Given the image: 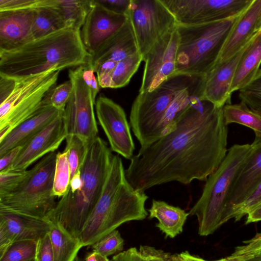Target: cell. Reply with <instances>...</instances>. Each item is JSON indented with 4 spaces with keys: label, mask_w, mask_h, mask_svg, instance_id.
I'll list each match as a JSON object with an SVG mask.
<instances>
[{
    "label": "cell",
    "mask_w": 261,
    "mask_h": 261,
    "mask_svg": "<svg viewBox=\"0 0 261 261\" xmlns=\"http://www.w3.org/2000/svg\"><path fill=\"white\" fill-rule=\"evenodd\" d=\"M60 70L23 77L0 75V141L13 129L50 104Z\"/></svg>",
    "instance_id": "5b68a950"
},
{
    "label": "cell",
    "mask_w": 261,
    "mask_h": 261,
    "mask_svg": "<svg viewBox=\"0 0 261 261\" xmlns=\"http://www.w3.org/2000/svg\"><path fill=\"white\" fill-rule=\"evenodd\" d=\"M74 261H84V259L81 257L77 256Z\"/></svg>",
    "instance_id": "db71d44e"
},
{
    "label": "cell",
    "mask_w": 261,
    "mask_h": 261,
    "mask_svg": "<svg viewBox=\"0 0 261 261\" xmlns=\"http://www.w3.org/2000/svg\"><path fill=\"white\" fill-rule=\"evenodd\" d=\"M65 150L68 152L71 179L79 171L87 153L89 144L75 135H68L66 137Z\"/></svg>",
    "instance_id": "4dcf8cb0"
},
{
    "label": "cell",
    "mask_w": 261,
    "mask_h": 261,
    "mask_svg": "<svg viewBox=\"0 0 261 261\" xmlns=\"http://www.w3.org/2000/svg\"><path fill=\"white\" fill-rule=\"evenodd\" d=\"M253 0H161L178 24L195 25L238 17Z\"/></svg>",
    "instance_id": "7c38bea8"
},
{
    "label": "cell",
    "mask_w": 261,
    "mask_h": 261,
    "mask_svg": "<svg viewBox=\"0 0 261 261\" xmlns=\"http://www.w3.org/2000/svg\"><path fill=\"white\" fill-rule=\"evenodd\" d=\"M82 66L69 71L72 89L62 117L67 135H75L90 143L98 137V129L91 92L84 82Z\"/></svg>",
    "instance_id": "8fae6325"
},
{
    "label": "cell",
    "mask_w": 261,
    "mask_h": 261,
    "mask_svg": "<svg viewBox=\"0 0 261 261\" xmlns=\"http://www.w3.org/2000/svg\"><path fill=\"white\" fill-rule=\"evenodd\" d=\"M127 15L143 59L156 42L178 24L161 0H132Z\"/></svg>",
    "instance_id": "30bf717a"
},
{
    "label": "cell",
    "mask_w": 261,
    "mask_h": 261,
    "mask_svg": "<svg viewBox=\"0 0 261 261\" xmlns=\"http://www.w3.org/2000/svg\"><path fill=\"white\" fill-rule=\"evenodd\" d=\"M108 9L115 13L127 15L132 0H96Z\"/></svg>",
    "instance_id": "ee69618b"
},
{
    "label": "cell",
    "mask_w": 261,
    "mask_h": 261,
    "mask_svg": "<svg viewBox=\"0 0 261 261\" xmlns=\"http://www.w3.org/2000/svg\"><path fill=\"white\" fill-rule=\"evenodd\" d=\"M178 43L176 27L154 44L143 59L145 65L139 93L153 90L174 74Z\"/></svg>",
    "instance_id": "4fadbf2b"
},
{
    "label": "cell",
    "mask_w": 261,
    "mask_h": 261,
    "mask_svg": "<svg viewBox=\"0 0 261 261\" xmlns=\"http://www.w3.org/2000/svg\"><path fill=\"white\" fill-rule=\"evenodd\" d=\"M139 250L146 261H184L182 252L171 254L148 245H141Z\"/></svg>",
    "instance_id": "ab89813d"
},
{
    "label": "cell",
    "mask_w": 261,
    "mask_h": 261,
    "mask_svg": "<svg viewBox=\"0 0 261 261\" xmlns=\"http://www.w3.org/2000/svg\"><path fill=\"white\" fill-rule=\"evenodd\" d=\"M248 261H261V250Z\"/></svg>",
    "instance_id": "f907efd6"
},
{
    "label": "cell",
    "mask_w": 261,
    "mask_h": 261,
    "mask_svg": "<svg viewBox=\"0 0 261 261\" xmlns=\"http://www.w3.org/2000/svg\"><path fill=\"white\" fill-rule=\"evenodd\" d=\"M45 0H0V11L34 9L44 4Z\"/></svg>",
    "instance_id": "60d3db41"
},
{
    "label": "cell",
    "mask_w": 261,
    "mask_h": 261,
    "mask_svg": "<svg viewBox=\"0 0 261 261\" xmlns=\"http://www.w3.org/2000/svg\"><path fill=\"white\" fill-rule=\"evenodd\" d=\"M184 261H199V257L192 255L188 251L182 252Z\"/></svg>",
    "instance_id": "681fc988"
},
{
    "label": "cell",
    "mask_w": 261,
    "mask_h": 261,
    "mask_svg": "<svg viewBox=\"0 0 261 261\" xmlns=\"http://www.w3.org/2000/svg\"><path fill=\"white\" fill-rule=\"evenodd\" d=\"M199 261H239V260L229 259L227 257L223 258H221L220 259L215 260H205L202 258L199 257Z\"/></svg>",
    "instance_id": "f5cc1de1"
},
{
    "label": "cell",
    "mask_w": 261,
    "mask_h": 261,
    "mask_svg": "<svg viewBox=\"0 0 261 261\" xmlns=\"http://www.w3.org/2000/svg\"><path fill=\"white\" fill-rule=\"evenodd\" d=\"M128 16L112 11L96 0L93 5L81 29L82 42L91 55L105 41L126 22Z\"/></svg>",
    "instance_id": "e0dca14e"
},
{
    "label": "cell",
    "mask_w": 261,
    "mask_h": 261,
    "mask_svg": "<svg viewBox=\"0 0 261 261\" xmlns=\"http://www.w3.org/2000/svg\"><path fill=\"white\" fill-rule=\"evenodd\" d=\"M36 261H54V255L49 232L37 242Z\"/></svg>",
    "instance_id": "b9f144b4"
},
{
    "label": "cell",
    "mask_w": 261,
    "mask_h": 261,
    "mask_svg": "<svg viewBox=\"0 0 261 261\" xmlns=\"http://www.w3.org/2000/svg\"><path fill=\"white\" fill-rule=\"evenodd\" d=\"M250 152L232 187L224 218L228 221L231 211L240 205L261 181V137H255Z\"/></svg>",
    "instance_id": "ffe728a7"
},
{
    "label": "cell",
    "mask_w": 261,
    "mask_h": 261,
    "mask_svg": "<svg viewBox=\"0 0 261 261\" xmlns=\"http://www.w3.org/2000/svg\"><path fill=\"white\" fill-rule=\"evenodd\" d=\"M69 27L81 30L93 5V0H54Z\"/></svg>",
    "instance_id": "f1b7e54d"
},
{
    "label": "cell",
    "mask_w": 261,
    "mask_h": 261,
    "mask_svg": "<svg viewBox=\"0 0 261 261\" xmlns=\"http://www.w3.org/2000/svg\"><path fill=\"white\" fill-rule=\"evenodd\" d=\"M84 261H110L107 257H105L101 254L92 251L87 253Z\"/></svg>",
    "instance_id": "c3c4849f"
},
{
    "label": "cell",
    "mask_w": 261,
    "mask_h": 261,
    "mask_svg": "<svg viewBox=\"0 0 261 261\" xmlns=\"http://www.w3.org/2000/svg\"><path fill=\"white\" fill-rule=\"evenodd\" d=\"M37 242L31 240L16 241L6 250L0 261H28L35 258Z\"/></svg>",
    "instance_id": "d6a6232c"
},
{
    "label": "cell",
    "mask_w": 261,
    "mask_h": 261,
    "mask_svg": "<svg viewBox=\"0 0 261 261\" xmlns=\"http://www.w3.org/2000/svg\"><path fill=\"white\" fill-rule=\"evenodd\" d=\"M261 0H253L237 17L224 44L217 62H224L242 50L257 33Z\"/></svg>",
    "instance_id": "44dd1931"
},
{
    "label": "cell",
    "mask_w": 261,
    "mask_h": 261,
    "mask_svg": "<svg viewBox=\"0 0 261 261\" xmlns=\"http://www.w3.org/2000/svg\"><path fill=\"white\" fill-rule=\"evenodd\" d=\"M202 77L174 74L153 90L139 93L131 107L129 124L141 147L159 139V125L175 97Z\"/></svg>",
    "instance_id": "ba28073f"
},
{
    "label": "cell",
    "mask_w": 261,
    "mask_h": 261,
    "mask_svg": "<svg viewBox=\"0 0 261 261\" xmlns=\"http://www.w3.org/2000/svg\"><path fill=\"white\" fill-rule=\"evenodd\" d=\"M261 221V204L254 208L247 215L245 224Z\"/></svg>",
    "instance_id": "7dc6e473"
},
{
    "label": "cell",
    "mask_w": 261,
    "mask_h": 261,
    "mask_svg": "<svg viewBox=\"0 0 261 261\" xmlns=\"http://www.w3.org/2000/svg\"><path fill=\"white\" fill-rule=\"evenodd\" d=\"M49 234L54 261H74L83 247L80 239L72 236L58 223L52 222Z\"/></svg>",
    "instance_id": "4316f807"
},
{
    "label": "cell",
    "mask_w": 261,
    "mask_h": 261,
    "mask_svg": "<svg viewBox=\"0 0 261 261\" xmlns=\"http://www.w3.org/2000/svg\"><path fill=\"white\" fill-rule=\"evenodd\" d=\"M99 123L109 141L111 149L123 158L134 156L135 144L123 109L110 98L99 95L95 102Z\"/></svg>",
    "instance_id": "5bb4252c"
},
{
    "label": "cell",
    "mask_w": 261,
    "mask_h": 261,
    "mask_svg": "<svg viewBox=\"0 0 261 261\" xmlns=\"http://www.w3.org/2000/svg\"><path fill=\"white\" fill-rule=\"evenodd\" d=\"M138 53L135 34L128 18L122 27L97 47L88 64L94 70L105 61L118 62Z\"/></svg>",
    "instance_id": "7402d4cb"
},
{
    "label": "cell",
    "mask_w": 261,
    "mask_h": 261,
    "mask_svg": "<svg viewBox=\"0 0 261 261\" xmlns=\"http://www.w3.org/2000/svg\"><path fill=\"white\" fill-rule=\"evenodd\" d=\"M52 222L12 210L0 208V257L15 242H37L48 233Z\"/></svg>",
    "instance_id": "9a60e30c"
},
{
    "label": "cell",
    "mask_w": 261,
    "mask_h": 261,
    "mask_svg": "<svg viewBox=\"0 0 261 261\" xmlns=\"http://www.w3.org/2000/svg\"><path fill=\"white\" fill-rule=\"evenodd\" d=\"M72 85L70 80L56 86L49 97L50 104L63 112L71 95Z\"/></svg>",
    "instance_id": "f35d334b"
},
{
    "label": "cell",
    "mask_w": 261,
    "mask_h": 261,
    "mask_svg": "<svg viewBox=\"0 0 261 261\" xmlns=\"http://www.w3.org/2000/svg\"><path fill=\"white\" fill-rule=\"evenodd\" d=\"M246 45L229 59L216 63L205 76L201 101H208L217 108L230 103V88L238 64Z\"/></svg>",
    "instance_id": "ac0fdd59"
},
{
    "label": "cell",
    "mask_w": 261,
    "mask_h": 261,
    "mask_svg": "<svg viewBox=\"0 0 261 261\" xmlns=\"http://www.w3.org/2000/svg\"><path fill=\"white\" fill-rule=\"evenodd\" d=\"M110 261H146L139 249L132 247L113 256Z\"/></svg>",
    "instance_id": "f6af8a7d"
},
{
    "label": "cell",
    "mask_w": 261,
    "mask_h": 261,
    "mask_svg": "<svg viewBox=\"0 0 261 261\" xmlns=\"http://www.w3.org/2000/svg\"><path fill=\"white\" fill-rule=\"evenodd\" d=\"M237 17L199 24H177L179 43L174 74L205 76L216 64Z\"/></svg>",
    "instance_id": "52a82bcc"
},
{
    "label": "cell",
    "mask_w": 261,
    "mask_h": 261,
    "mask_svg": "<svg viewBox=\"0 0 261 261\" xmlns=\"http://www.w3.org/2000/svg\"><path fill=\"white\" fill-rule=\"evenodd\" d=\"M143 61L140 53L118 62L111 76L110 88H119L127 85Z\"/></svg>",
    "instance_id": "f546056e"
},
{
    "label": "cell",
    "mask_w": 261,
    "mask_h": 261,
    "mask_svg": "<svg viewBox=\"0 0 261 261\" xmlns=\"http://www.w3.org/2000/svg\"><path fill=\"white\" fill-rule=\"evenodd\" d=\"M121 158L114 155L102 192L80 236L83 247L91 246L124 223L148 215L145 191L128 182Z\"/></svg>",
    "instance_id": "277c9868"
},
{
    "label": "cell",
    "mask_w": 261,
    "mask_h": 261,
    "mask_svg": "<svg viewBox=\"0 0 261 261\" xmlns=\"http://www.w3.org/2000/svg\"><path fill=\"white\" fill-rule=\"evenodd\" d=\"M91 246L92 251L108 257L113 254H117L123 250L124 240L119 231L115 229Z\"/></svg>",
    "instance_id": "e575fe53"
},
{
    "label": "cell",
    "mask_w": 261,
    "mask_h": 261,
    "mask_svg": "<svg viewBox=\"0 0 261 261\" xmlns=\"http://www.w3.org/2000/svg\"><path fill=\"white\" fill-rule=\"evenodd\" d=\"M223 113L227 125L236 123L247 126L254 131L255 137H261V115L251 110L244 102L227 103L223 107Z\"/></svg>",
    "instance_id": "83f0119b"
},
{
    "label": "cell",
    "mask_w": 261,
    "mask_h": 261,
    "mask_svg": "<svg viewBox=\"0 0 261 261\" xmlns=\"http://www.w3.org/2000/svg\"><path fill=\"white\" fill-rule=\"evenodd\" d=\"M81 30L68 28L9 51H0V75L18 77L89 63Z\"/></svg>",
    "instance_id": "3957f363"
},
{
    "label": "cell",
    "mask_w": 261,
    "mask_h": 261,
    "mask_svg": "<svg viewBox=\"0 0 261 261\" xmlns=\"http://www.w3.org/2000/svg\"><path fill=\"white\" fill-rule=\"evenodd\" d=\"M28 261H36V259H35V258H34V259H32L28 260Z\"/></svg>",
    "instance_id": "11a10c76"
},
{
    "label": "cell",
    "mask_w": 261,
    "mask_h": 261,
    "mask_svg": "<svg viewBox=\"0 0 261 261\" xmlns=\"http://www.w3.org/2000/svg\"><path fill=\"white\" fill-rule=\"evenodd\" d=\"M32 29L33 40L69 27L55 7L54 0H45L44 5L36 9Z\"/></svg>",
    "instance_id": "484cf974"
},
{
    "label": "cell",
    "mask_w": 261,
    "mask_h": 261,
    "mask_svg": "<svg viewBox=\"0 0 261 261\" xmlns=\"http://www.w3.org/2000/svg\"><path fill=\"white\" fill-rule=\"evenodd\" d=\"M261 64V30L248 42L240 59L230 88V93L240 90L255 77Z\"/></svg>",
    "instance_id": "cb8c5ba5"
},
{
    "label": "cell",
    "mask_w": 261,
    "mask_h": 261,
    "mask_svg": "<svg viewBox=\"0 0 261 261\" xmlns=\"http://www.w3.org/2000/svg\"><path fill=\"white\" fill-rule=\"evenodd\" d=\"M70 180L68 152L64 150L57 154L53 184V193L55 196L62 197L66 194Z\"/></svg>",
    "instance_id": "1f68e13d"
},
{
    "label": "cell",
    "mask_w": 261,
    "mask_h": 261,
    "mask_svg": "<svg viewBox=\"0 0 261 261\" xmlns=\"http://www.w3.org/2000/svg\"><path fill=\"white\" fill-rule=\"evenodd\" d=\"M113 156L107 142L100 137L90 142L84 162L71 179L68 191L45 218L80 239L102 192Z\"/></svg>",
    "instance_id": "7a4b0ae2"
},
{
    "label": "cell",
    "mask_w": 261,
    "mask_h": 261,
    "mask_svg": "<svg viewBox=\"0 0 261 261\" xmlns=\"http://www.w3.org/2000/svg\"><path fill=\"white\" fill-rule=\"evenodd\" d=\"M227 126L223 107L198 101L170 131L134 155L125 170L128 182L145 191L171 181L206 180L227 153Z\"/></svg>",
    "instance_id": "6da1fadb"
},
{
    "label": "cell",
    "mask_w": 261,
    "mask_h": 261,
    "mask_svg": "<svg viewBox=\"0 0 261 261\" xmlns=\"http://www.w3.org/2000/svg\"><path fill=\"white\" fill-rule=\"evenodd\" d=\"M57 153L43 157L14 190L0 196V208L39 218H45L56 204L53 193L54 177Z\"/></svg>",
    "instance_id": "9c48e42d"
},
{
    "label": "cell",
    "mask_w": 261,
    "mask_h": 261,
    "mask_svg": "<svg viewBox=\"0 0 261 261\" xmlns=\"http://www.w3.org/2000/svg\"><path fill=\"white\" fill-rule=\"evenodd\" d=\"M62 113L22 145L14 161L5 170H26L39 159L55 152L67 136Z\"/></svg>",
    "instance_id": "2e32d148"
},
{
    "label": "cell",
    "mask_w": 261,
    "mask_h": 261,
    "mask_svg": "<svg viewBox=\"0 0 261 261\" xmlns=\"http://www.w3.org/2000/svg\"><path fill=\"white\" fill-rule=\"evenodd\" d=\"M239 97L249 109L261 115V69L248 85L239 90Z\"/></svg>",
    "instance_id": "836d02e7"
},
{
    "label": "cell",
    "mask_w": 261,
    "mask_h": 261,
    "mask_svg": "<svg viewBox=\"0 0 261 261\" xmlns=\"http://www.w3.org/2000/svg\"><path fill=\"white\" fill-rule=\"evenodd\" d=\"M35 10L0 11V51L18 48L33 40Z\"/></svg>",
    "instance_id": "d6986e66"
},
{
    "label": "cell",
    "mask_w": 261,
    "mask_h": 261,
    "mask_svg": "<svg viewBox=\"0 0 261 261\" xmlns=\"http://www.w3.org/2000/svg\"><path fill=\"white\" fill-rule=\"evenodd\" d=\"M21 146L16 147L8 151L0 159V172L6 170L12 164L18 154Z\"/></svg>",
    "instance_id": "bcb514c9"
},
{
    "label": "cell",
    "mask_w": 261,
    "mask_h": 261,
    "mask_svg": "<svg viewBox=\"0 0 261 261\" xmlns=\"http://www.w3.org/2000/svg\"><path fill=\"white\" fill-rule=\"evenodd\" d=\"M243 245L237 246L228 257L229 259L248 261L261 250V232L257 233L251 239L243 242Z\"/></svg>",
    "instance_id": "8d00e7d4"
},
{
    "label": "cell",
    "mask_w": 261,
    "mask_h": 261,
    "mask_svg": "<svg viewBox=\"0 0 261 261\" xmlns=\"http://www.w3.org/2000/svg\"><path fill=\"white\" fill-rule=\"evenodd\" d=\"M261 204V181L245 199L230 213L228 220L234 219L238 221L247 216L254 208Z\"/></svg>",
    "instance_id": "d590c367"
},
{
    "label": "cell",
    "mask_w": 261,
    "mask_h": 261,
    "mask_svg": "<svg viewBox=\"0 0 261 261\" xmlns=\"http://www.w3.org/2000/svg\"><path fill=\"white\" fill-rule=\"evenodd\" d=\"M94 72V70L88 64L82 65V74L83 80L90 89L93 99L96 101V98L99 92V86Z\"/></svg>",
    "instance_id": "7bdbcfd3"
},
{
    "label": "cell",
    "mask_w": 261,
    "mask_h": 261,
    "mask_svg": "<svg viewBox=\"0 0 261 261\" xmlns=\"http://www.w3.org/2000/svg\"><path fill=\"white\" fill-rule=\"evenodd\" d=\"M29 170L20 171L5 170L0 172V196L8 194L16 189L24 180Z\"/></svg>",
    "instance_id": "74e56055"
},
{
    "label": "cell",
    "mask_w": 261,
    "mask_h": 261,
    "mask_svg": "<svg viewBox=\"0 0 261 261\" xmlns=\"http://www.w3.org/2000/svg\"><path fill=\"white\" fill-rule=\"evenodd\" d=\"M62 113L50 104L43 107L0 141V157L12 149L23 145Z\"/></svg>",
    "instance_id": "603a6c76"
},
{
    "label": "cell",
    "mask_w": 261,
    "mask_h": 261,
    "mask_svg": "<svg viewBox=\"0 0 261 261\" xmlns=\"http://www.w3.org/2000/svg\"><path fill=\"white\" fill-rule=\"evenodd\" d=\"M261 30V10L259 13V15L258 18L257 24H256V31L257 32Z\"/></svg>",
    "instance_id": "816d5d0a"
},
{
    "label": "cell",
    "mask_w": 261,
    "mask_h": 261,
    "mask_svg": "<svg viewBox=\"0 0 261 261\" xmlns=\"http://www.w3.org/2000/svg\"><path fill=\"white\" fill-rule=\"evenodd\" d=\"M251 149V144L232 146L218 168L205 180L201 196L188 212L196 217L200 236L211 234L224 224L232 187Z\"/></svg>",
    "instance_id": "8992f818"
},
{
    "label": "cell",
    "mask_w": 261,
    "mask_h": 261,
    "mask_svg": "<svg viewBox=\"0 0 261 261\" xmlns=\"http://www.w3.org/2000/svg\"><path fill=\"white\" fill-rule=\"evenodd\" d=\"M148 212L150 219L158 220L156 226L166 237L170 238H174L182 232L184 225L189 215V213L179 207L155 199L152 200Z\"/></svg>",
    "instance_id": "d4e9b609"
}]
</instances>
